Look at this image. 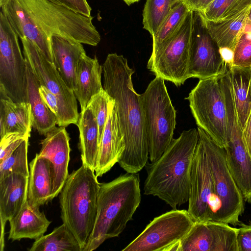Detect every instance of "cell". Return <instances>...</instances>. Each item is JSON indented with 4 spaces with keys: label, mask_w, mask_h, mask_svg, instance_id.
Returning a JSON list of instances; mask_svg holds the SVG:
<instances>
[{
    "label": "cell",
    "mask_w": 251,
    "mask_h": 251,
    "mask_svg": "<svg viewBox=\"0 0 251 251\" xmlns=\"http://www.w3.org/2000/svg\"><path fill=\"white\" fill-rule=\"evenodd\" d=\"M0 8L19 37L33 43L53 63V35L92 46L100 41L92 16L49 0H0Z\"/></svg>",
    "instance_id": "cell-1"
},
{
    "label": "cell",
    "mask_w": 251,
    "mask_h": 251,
    "mask_svg": "<svg viewBox=\"0 0 251 251\" xmlns=\"http://www.w3.org/2000/svg\"><path fill=\"white\" fill-rule=\"evenodd\" d=\"M104 89L113 99L126 148L118 163L128 173H137L148 163V142L140 95L134 89L127 59L109 53L102 65Z\"/></svg>",
    "instance_id": "cell-2"
},
{
    "label": "cell",
    "mask_w": 251,
    "mask_h": 251,
    "mask_svg": "<svg viewBox=\"0 0 251 251\" xmlns=\"http://www.w3.org/2000/svg\"><path fill=\"white\" fill-rule=\"evenodd\" d=\"M199 139L198 129L184 130L158 159L147 163L145 195L157 197L173 209L188 201L191 167Z\"/></svg>",
    "instance_id": "cell-3"
},
{
    "label": "cell",
    "mask_w": 251,
    "mask_h": 251,
    "mask_svg": "<svg viewBox=\"0 0 251 251\" xmlns=\"http://www.w3.org/2000/svg\"><path fill=\"white\" fill-rule=\"evenodd\" d=\"M140 181L138 173H127L100 183L96 222L83 251L95 250L124 231L141 202Z\"/></svg>",
    "instance_id": "cell-4"
},
{
    "label": "cell",
    "mask_w": 251,
    "mask_h": 251,
    "mask_svg": "<svg viewBox=\"0 0 251 251\" xmlns=\"http://www.w3.org/2000/svg\"><path fill=\"white\" fill-rule=\"evenodd\" d=\"M95 171L82 164L73 171L60 193L61 218L78 241L82 251L93 231L100 188Z\"/></svg>",
    "instance_id": "cell-5"
},
{
    "label": "cell",
    "mask_w": 251,
    "mask_h": 251,
    "mask_svg": "<svg viewBox=\"0 0 251 251\" xmlns=\"http://www.w3.org/2000/svg\"><path fill=\"white\" fill-rule=\"evenodd\" d=\"M151 162L158 159L172 140L176 124V112L164 80L156 76L140 95Z\"/></svg>",
    "instance_id": "cell-6"
},
{
    "label": "cell",
    "mask_w": 251,
    "mask_h": 251,
    "mask_svg": "<svg viewBox=\"0 0 251 251\" xmlns=\"http://www.w3.org/2000/svg\"><path fill=\"white\" fill-rule=\"evenodd\" d=\"M199 140L209 167L215 199L219 204L218 222L233 226L241 224L239 218L244 211L243 195L227 165L226 152L202 129L198 126Z\"/></svg>",
    "instance_id": "cell-7"
},
{
    "label": "cell",
    "mask_w": 251,
    "mask_h": 251,
    "mask_svg": "<svg viewBox=\"0 0 251 251\" xmlns=\"http://www.w3.org/2000/svg\"><path fill=\"white\" fill-rule=\"evenodd\" d=\"M219 75L200 80L185 99L189 102L198 126L219 146L225 148L228 141V128Z\"/></svg>",
    "instance_id": "cell-8"
},
{
    "label": "cell",
    "mask_w": 251,
    "mask_h": 251,
    "mask_svg": "<svg viewBox=\"0 0 251 251\" xmlns=\"http://www.w3.org/2000/svg\"><path fill=\"white\" fill-rule=\"evenodd\" d=\"M194 11L190 10L175 34L156 51L152 52L148 69L156 76L176 86L189 78L188 62L194 28Z\"/></svg>",
    "instance_id": "cell-9"
},
{
    "label": "cell",
    "mask_w": 251,
    "mask_h": 251,
    "mask_svg": "<svg viewBox=\"0 0 251 251\" xmlns=\"http://www.w3.org/2000/svg\"><path fill=\"white\" fill-rule=\"evenodd\" d=\"M194 223L187 210L173 209L154 218L122 251H178Z\"/></svg>",
    "instance_id": "cell-10"
},
{
    "label": "cell",
    "mask_w": 251,
    "mask_h": 251,
    "mask_svg": "<svg viewBox=\"0 0 251 251\" xmlns=\"http://www.w3.org/2000/svg\"><path fill=\"white\" fill-rule=\"evenodd\" d=\"M25 59L29 64L40 85L46 87L58 98L61 117L59 126L76 125L79 115L76 98L61 77L54 64L50 61L31 41L20 38Z\"/></svg>",
    "instance_id": "cell-11"
},
{
    "label": "cell",
    "mask_w": 251,
    "mask_h": 251,
    "mask_svg": "<svg viewBox=\"0 0 251 251\" xmlns=\"http://www.w3.org/2000/svg\"><path fill=\"white\" fill-rule=\"evenodd\" d=\"M19 36L0 11V88L14 102H23L26 62L19 42Z\"/></svg>",
    "instance_id": "cell-12"
},
{
    "label": "cell",
    "mask_w": 251,
    "mask_h": 251,
    "mask_svg": "<svg viewBox=\"0 0 251 251\" xmlns=\"http://www.w3.org/2000/svg\"><path fill=\"white\" fill-rule=\"evenodd\" d=\"M218 210L207 160L199 139L191 167L187 211L195 222H218Z\"/></svg>",
    "instance_id": "cell-13"
},
{
    "label": "cell",
    "mask_w": 251,
    "mask_h": 251,
    "mask_svg": "<svg viewBox=\"0 0 251 251\" xmlns=\"http://www.w3.org/2000/svg\"><path fill=\"white\" fill-rule=\"evenodd\" d=\"M226 67L220 48L208 33L199 12L194 11V28L188 62L189 78L217 77Z\"/></svg>",
    "instance_id": "cell-14"
},
{
    "label": "cell",
    "mask_w": 251,
    "mask_h": 251,
    "mask_svg": "<svg viewBox=\"0 0 251 251\" xmlns=\"http://www.w3.org/2000/svg\"><path fill=\"white\" fill-rule=\"evenodd\" d=\"M238 231L223 222H195L180 242L178 251H238Z\"/></svg>",
    "instance_id": "cell-15"
},
{
    "label": "cell",
    "mask_w": 251,
    "mask_h": 251,
    "mask_svg": "<svg viewBox=\"0 0 251 251\" xmlns=\"http://www.w3.org/2000/svg\"><path fill=\"white\" fill-rule=\"evenodd\" d=\"M69 141L70 137L65 126H55L46 134L40 142L41 149L38 154L49 160L52 165V200L60 194L69 175Z\"/></svg>",
    "instance_id": "cell-16"
},
{
    "label": "cell",
    "mask_w": 251,
    "mask_h": 251,
    "mask_svg": "<svg viewBox=\"0 0 251 251\" xmlns=\"http://www.w3.org/2000/svg\"><path fill=\"white\" fill-rule=\"evenodd\" d=\"M224 148L229 170L244 201L251 203V158L245 146L239 123L230 127L228 141Z\"/></svg>",
    "instance_id": "cell-17"
},
{
    "label": "cell",
    "mask_w": 251,
    "mask_h": 251,
    "mask_svg": "<svg viewBox=\"0 0 251 251\" xmlns=\"http://www.w3.org/2000/svg\"><path fill=\"white\" fill-rule=\"evenodd\" d=\"M125 148L124 136L119 125L115 101L112 98L109 106L95 170L96 176H102L118 163Z\"/></svg>",
    "instance_id": "cell-18"
},
{
    "label": "cell",
    "mask_w": 251,
    "mask_h": 251,
    "mask_svg": "<svg viewBox=\"0 0 251 251\" xmlns=\"http://www.w3.org/2000/svg\"><path fill=\"white\" fill-rule=\"evenodd\" d=\"M251 4V0H244L228 14L216 21L206 20L201 15L208 33L220 49L233 51L247 25Z\"/></svg>",
    "instance_id": "cell-19"
},
{
    "label": "cell",
    "mask_w": 251,
    "mask_h": 251,
    "mask_svg": "<svg viewBox=\"0 0 251 251\" xmlns=\"http://www.w3.org/2000/svg\"><path fill=\"white\" fill-rule=\"evenodd\" d=\"M28 177L13 173L0 180V247L3 251L6 223L14 217L27 201Z\"/></svg>",
    "instance_id": "cell-20"
},
{
    "label": "cell",
    "mask_w": 251,
    "mask_h": 251,
    "mask_svg": "<svg viewBox=\"0 0 251 251\" xmlns=\"http://www.w3.org/2000/svg\"><path fill=\"white\" fill-rule=\"evenodd\" d=\"M53 64L70 89L74 91L78 64L86 54L82 43L59 35L51 38Z\"/></svg>",
    "instance_id": "cell-21"
},
{
    "label": "cell",
    "mask_w": 251,
    "mask_h": 251,
    "mask_svg": "<svg viewBox=\"0 0 251 251\" xmlns=\"http://www.w3.org/2000/svg\"><path fill=\"white\" fill-rule=\"evenodd\" d=\"M26 62L24 101L30 106L32 126L41 135L56 126L57 118L44 101L39 92L40 83L28 63Z\"/></svg>",
    "instance_id": "cell-22"
},
{
    "label": "cell",
    "mask_w": 251,
    "mask_h": 251,
    "mask_svg": "<svg viewBox=\"0 0 251 251\" xmlns=\"http://www.w3.org/2000/svg\"><path fill=\"white\" fill-rule=\"evenodd\" d=\"M27 202L40 207L52 200L53 172L51 162L38 153L29 164Z\"/></svg>",
    "instance_id": "cell-23"
},
{
    "label": "cell",
    "mask_w": 251,
    "mask_h": 251,
    "mask_svg": "<svg viewBox=\"0 0 251 251\" xmlns=\"http://www.w3.org/2000/svg\"><path fill=\"white\" fill-rule=\"evenodd\" d=\"M101 66L96 57L86 54L80 59L76 73V85L74 91L81 110L86 108L93 97L103 88L101 84Z\"/></svg>",
    "instance_id": "cell-24"
},
{
    "label": "cell",
    "mask_w": 251,
    "mask_h": 251,
    "mask_svg": "<svg viewBox=\"0 0 251 251\" xmlns=\"http://www.w3.org/2000/svg\"><path fill=\"white\" fill-rule=\"evenodd\" d=\"M39 208L30 205L27 201L20 211L9 221V240H36L44 235L51 222Z\"/></svg>",
    "instance_id": "cell-25"
},
{
    "label": "cell",
    "mask_w": 251,
    "mask_h": 251,
    "mask_svg": "<svg viewBox=\"0 0 251 251\" xmlns=\"http://www.w3.org/2000/svg\"><path fill=\"white\" fill-rule=\"evenodd\" d=\"M32 127L30 104L25 101H13L0 88V138L11 132L30 135Z\"/></svg>",
    "instance_id": "cell-26"
},
{
    "label": "cell",
    "mask_w": 251,
    "mask_h": 251,
    "mask_svg": "<svg viewBox=\"0 0 251 251\" xmlns=\"http://www.w3.org/2000/svg\"><path fill=\"white\" fill-rule=\"evenodd\" d=\"M82 165L95 171L100 147L98 122L89 106L81 110L76 124Z\"/></svg>",
    "instance_id": "cell-27"
},
{
    "label": "cell",
    "mask_w": 251,
    "mask_h": 251,
    "mask_svg": "<svg viewBox=\"0 0 251 251\" xmlns=\"http://www.w3.org/2000/svg\"><path fill=\"white\" fill-rule=\"evenodd\" d=\"M229 74L237 115L243 131L251 114V67L231 65Z\"/></svg>",
    "instance_id": "cell-28"
},
{
    "label": "cell",
    "mask_w": 251,
    "mask_h": 251,
    "mask_svg": "<svg viewBox=\"0 0 251 251\" xmlns=\"http://www.w3.org/2000/svg\"><path fill=\"white\" fill-rule=\"evenodd\" d=\"M29 251H82L74 234L63 223L50 233L43 235L32 244Z\"/></svg>",
    "instance_id": "cell-29"
},
{
    "label": "cell",
    "mask_w": 251,
    "mask_h": 251,
    "mask_svg": "<svg viewBox=\"0 0 251 251\" xmlns=\"http://www.w3.org/2000/svg\"><path fill=\"white\" fill-rule=\"evenodd\" d=\"M190 10L182 1L176 4L159 27L152 36V51H156L169 40L181 26Z\"/></svg>",
    "instance_id": "cell-30"
},
{
    "label": "cell",
    "mask_w": 251,
    "mask_h": 251,
    "mask_svg": "<svg viewBox=\"0 0 251 251\" xmlns=\"http://www.w3.org/2000/svg\"><path fill=\"white\" fill-rule=\"evenodd\" d=\"M172 7L170 0H147L142 14L143 28L153 35Z\"/></svg>",
    "instance_id": "cell-31"
},
{
    "label": "cell",
    "mask_w": 251,
    "mask_h": 251,
    "mask_svg": "<svg viewBox=\"0 0 251 251\" xmlns=\"http://www.w3.org/2000/svg\"><path fill=\"white\" fill-rule=\"evenodd\" d=\"M28 139L24 140L11 154L0 163V180L13 173L22 174L29 177Z\"/></svg>",
    "instance_id": "cell-32"
},
{
    "label": "cell",
    "mask_w": 251,
    "mask_h": 251,
    "mask_svg": "<svg viewBox=\"0 0 251 251\" xmlns=\"http://www.w3.org/2000/svg\"><path fill=\"white\" fill-rule=\"evenodd\" d=\"M232 65L241 67H251V25L248 21L233 50Z\"/></svg>",
    "instance_id": "cell-33"
},
{
    "label": "cell",
    "mask_w": 251,
    "mask_h": 251,
    "mask_svg": "<svg viewBox=\"0 0 251 251\" xmlns=\"http://www.w3.org/2000/svg\"><path fill=\"white\" fill-rule=\"evenodd\" d=\"M112 100V98L103 89L93 97L88 105L93 111L98 122L100 144Z\"/></svg>",
    "instance_id": "cell-34"
},
{
    "label": "cell",
    "mask_w": 251,
    "mask_h": 251,
    "mask_svg": "<svg viewBox=\"0 0 251 251\" xmlns=\"http://www.w3.org/2000/svg\"><path fill=\"white\" fill-rule=\"evenodd\" d=\"M244 0H214L202 12H199L206 20L216 21L225 16Z\"/></svg>",
    "instance_id": "cell-35"
},
{
    "label": "cell",
    "mask_w": 251,
    "mask_h": 251,
    "mask_svg": "<svg viewBox=\"0 0 251 251\" xmlns=\"http://www.w3.org/2000/svg\"><path fill=\"white\" fill-rule=\"evenodd\" d=\"M30 135L21 132H11L0 138V163L11 154Z\"/></svg>",
    "instance_id": "cell-36"
},
{
    "label": "cell",
    "mask_w": 251,
    "mask_h": 251,
    "mask_svg": "<svg viewBox=\"0 0 251 251\" xmlns=\"http://www.w3.org/2000/svg\"><path fill=\"white\" fill-rule=\"evenodd\" d=\"M39 90L44 101L55 115L58 125L61 120V114L60 103L57 97L44 86L40 85Z\"/></svg>",
    "instance_id": "cell-37"
},
{
    "label": "cell",
    "mask_w": 251,
    "mask_h": 251,
    "mask_svg": "<svg viewBox=\"0 0 251 251\" xmlns=\"http://www.w3.org/2000/svg\"><path fill=\"white\" fill-rule=\"evenodd\" d=\"M55 3L64 5L73 11L91 16V7L87 0H49Z\"/></svg>",
    "instance_id": "cell-38"
},
{
    "label": "cell",
    "mask_w": 251,
    "mask_h": 251,
    "mask_svg": "<svg viewBox=\"0 0 251 251\" xmlns=\"http://www.w3.org/2000/svg\"><path fill=\"white\" fill-rule=\"evenodd\" d=\"M237 235L238 251H251V225L241 223Z\"/></svg>",
    "instance_id": "cell-39"
},
{
    "label": "cell",
    "mask_w": 251,
    "mask_h": 251,
    "mask_svg": "<svg viewBox=\"0 0 251 251\" xmlns=\"http://www.w3.org/2000/svg\"><path fill=\"white\" fill-rule=\"evenodd\" d=\"M214 0H182L190 10L203 12Z\"/></svg>",
    "instance_id": "cell-40"
},
{
    "label": "cell",
    "mask_w": 251,
    "mask_h": 251,
    "mask_svg": "<svg viewBox=\"0 0 251 251\" xmlns=\"http://www.w3.org/2000/svg\"><path fill=\"white\" fill-rule=\"evenodd\" d=\"M243 131V139L246 148L251 158V114Z\"/></svg>",
    "instance_id": "cell-41"
},
{
    "label": "cell",
    "mask_w": 251,
    "mask_h": 251,
    "mask_svg": "<svg viewBox=\"0 0 251 251\" xmlns=\"http://www.w3.org/2000/svg\"><path fill=\"white\" fill-rule=\"evenodd\" d=\"M220 51L224 61L232 65L233 51L228 49H220Z\"/></svg>",
    "instance_id": "cell-42"
},
{
    "label": "cell",
    "mask_w": 251,
    "mask_h": 251,
    "mask_svg": "<svg viewBox=\"0 0 251 251\" xmlns=\"http://www.w3.org/2000/svg\"><path fill=\"white\" fill-rule=\"evenodd\" d=\"M126 4L130 5L131 4L137 2L140 0H123Z\"/></svg>",
    "instance_id": "cell-43"
},
{
    "label": "cell",
    "mask_w": 251,
    "mask_h": 251,
    "mask_svg": "<svg viewBox=\"0 0 251 251\" xmlns=\"http://www.w3.org/2000/svg\"><path fill=\"white\" fill-rule=\"evenodd\" d=\"M182 0H170L171 5L173 7L176 4Z\"/></svg>",
    "instance_id": "cell-44"
},
{
    "label": "cell",
    "mask_w": 251,
    "mask_h": 251,
    "mask_svg": "<svg viewBox=\"0 0 251 251\" xmlns=\"http://www.w3.org/2000/svg\"><path fill=\"white\" fill-rule=\"evenodd\" d=\"M248 22L250 23V24L251 25V7L250 10L249 12V14L248 15Z\"/></svg>",
    "instance_id": "cell-45"
}]
</instances>
